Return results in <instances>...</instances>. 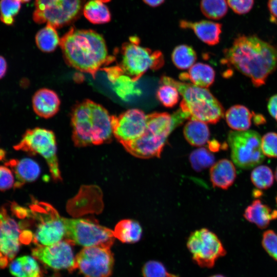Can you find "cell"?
Instances as JSON below:
<instances>
[{
    "instance_id": "1",
    "label": "cell",
    "mask_w": 277,
    "mask_h": 277,
    "mask_svg": "<svg viewBox=\"0 0 277 277\" xmlns=\"http://www.w3.org/2000/svg\"><path fill=\"white\" fill-rule=\"evenodd\" d=\"M224 54L225 63L249 78L256 87L264 85L277 68V46L255 34L238 35Z\"/></svg>"
},
{
    "instance_id": "2",
    "label": "cell",
    "mask_w": 277,
    "mask_h": 277,
    "mask_svg": "<svg viewBox=\"0 0 277 277\" xmlns=\"http://www.w3.org/2000/svg\"><path fill=\"white\" fill-rule=\"evenodd\" d=\"M60 45L68 65L93 78L98 70L115 61L114 56L108 55L103 36L92 30L71 28L61 38Z\"/></svg>"
},
{
    "instance_id": "3",
    "label": "cell",
    "mask_w": 277,
    "mask_h": 277,
    "mask_svg": "<svg viewBox=\"0 0 277 277\" xmlns=\"http://www.w3.org/2000/svg\"><path fill=\"white\" fill-rule=\"evenodd\" d=\"M72 138L76 147L100 145L111 140L112 115L90 100L77 104L71 113Z\"/></svg>"
},
{
    "instance_id": "4",
    "label": "cell",
    "mask_w": 277,
    "mask_h": 277,
    "mask_svg": "<svg viewBox=\"0 0 277 277\" xmlns=\"http://www.w3.org/2000/svg\"><path fill=\"white\" fill-rule=\"evenodd\" d=\"M185 119L180 110L172 115L167 112L147 114V126L143 134L121 144L127 151L137 157H160L171 132Z\"/></svg>"
},
{
    "instance_id": "5",
    "label": "cell",
    "mask_w": 277,
    "mask_h": 277,
    "mask_svg": "<svg viewBox=\"0 0 277 277\" xmlns=\"http://www.w3.org/2000/svg\"><path fill=\"white\" fill-rule=\"evenodd\" d=\"M160 82L177 89L182 96L180 110L188 119L215 124L224 116L223 106L207 88L181 82L167 76H162Z\"/></svg>"
},
{
    "instance_id": "6",
    "label": "cell",
    "mask_w": 277,
    "mask_h": 277,
    "mask_svg": "<svg viewBox=\"0 0 277 277\" xmlns=\"http://www.w3.org/2000/svg\"><path fill=\"white\" fill-rule=\"evenodd\" d=\"M129 39L122 45L121 58L116 65L123 74L136 82L148 70H156L163 66L164 59L161 51L141 46L137 36H131Z\"/></svg>"
},
{
    "instance_id": "7",
    "label": "cell",
    "mask_w": 277,
    "mask_h": 277,
    "mask_svg": "<svg viewBox=\"0 0 277 277\" xmlns=\"http://www.w3.org/2000/svg\"><path fill=\"white\" fill-rule=\"evenodd\" d=\"M66 240L71 245L85 247H111L114 241L113 231L96 222L83 219L62 217Z\"/></svg>"
},
{
    "instance_id": "8",
    "label": "cell",
    "mask_w": 277,
    "mask_h": 277,
    "mask_svg": "<svg viewBox=\"0 0 277 277\" xmlns=\"http://www.w3.org/2000/svg\"><path fill=\"white\" fill-rule=\"evenodd\" d=\"M228 143L231 159L240 168L250 169L264 160L261 137L255 131H231L228 133Z\"/></svg>"
},
{
    "instance_id": "9",
    "label": "cell",
    "mask_w": 277,
    "mask_h": 277,
    "mask_svg": "<svg viewBox=\"0 0 277 277\" xmlns=\"http://www.w3.org/2000/svg\"><path fill=\"white\" fill-rule=\"evenodd\" d=\"M14 149L40 154L46 161L53 178L55 180H61L56 140L52 131L39 127L28 129Z\"/></svg>"
},
{
    "instance_id": "10",
    "label": "cell",
    "mask_w": 277,
    "mask_h": 277,
    "mask_svg": "<svg viewBox=\"0 0 277 277\" xmlns=\"http://www.w3.org/2000/svg\"><path fill=\"white\" fill-rule=\"evenodd\" d=\"M84 0H35L33 19L37 24L61 28L80 16Z\"/></svg>"
},
{
    "instance_id": "11",
    "label": "cell",
    "mask_w": 277,
    "mask_h": 277,
    "mask_svg": "<svg viewBox=\"0 0 277 277\" xmlns=\"http://www.w3.org/2000/svg\"><path fill=\"white\" fill-rule=\"evenodd\" d=\"M187 247L194 262L203 268H212L216 261L226 253L217 235L204 228L191 233Z\"/></svg>"
},
{
    "instance_id": "12",
    "label": "cell",
    "mask_w": 277,
    "mask_h": 277,
    "mask_svg": "<svg viewBox=\"0 0 277 277\" xmlns=\"http://www.w3.org/2000/svg\"><path fill=\"white\" fill-rule=\"evenodd\" d=\"M110 248L85 247L76 256V268L84 277H109L112 272L113 255Z\"/></svg>"
},
{
    "instance_id": "13",
    "label": "cell",
    "mask_w": 277,
    "mask_h": 277,
    "mask_svg": "<svg viewBox=\"0 0 277 277\" xmlns=\"http://www.w3.org/2000/svg\"><path fill=\"white\" fill-rule=\"evenodd\" d=\"M39 223L33 235L37 246H49L61 241L65 236V227L57 211L50 205L44 203L33 206Z\"/></svg>"
},
{
    "instance_id": "14",
    "label": "cell",
    "mask_w": 277,
    "mask_h": 277,
    "mask_svg": "<svg viewBox=\"0 0 277 277\" xmlns=\"http://www.w3.org/2000/svg\"><path fill=\"white\" fill-rule=\"evenodd\" d=\"M32 255L54 270L67 269L72 272L76 269L71 244L66 240L49 246H37L32 249Z\"/></svg>"
},
{
    "instance_id": "15",
    "label": "cell",
    "mask_w": 277,
    "mask_h": 277,
    "mask_svg": "<svg viewBox=\"0 0 277 277\" xmlns=\"http://www.w3.org/2000/svg\"><path fill=\"white\" fill-rule=\"evenodd\" d=\"M113 134L121 144L135 140L144 132L147 115L138 109H131L118 116L112 115Z\"/></svg>"
},
{
    "instance_id": "16",
    "label": "cell",
    "mask_w": 277,
    "mask_h": 277,
    "mask_svg": "<svg viewBox=\"0 0 277 277\" xmlns=\"http://www.w3.org/2000/svg\"><path fill=\"white\" fill-rule=\"evenodd\" d=\"M22 232L18 224L6 209H0V267H5L19 251Z\"/></svg>"
},
{
    "instance_id": "17",
    "label": "cell",
    "mask_w": 277,
    "mask_h": 277,
    "mask_svg": "<svg viewBox=\"0 0 277 277\" xmlns=\"http://www.w3.org/2000/svg\"><path fill=\"white\" fill-rule=\"evenodd\" d=\"M179 26L182 29L192 30L201 41L208 45H215L220 42L222 28L221 23L207 20L192 22L183 19L180 21Z\"/></svg>"
},
{
    "instance_id": "18",
    "label": "cell",
    "mask_w": 277,
    "mask_h": 277,
    "mask_svg": "<svg viewBox=\"0 0 277 277\" xmlns=\"http://www.w3.org/2000/svg\"><path fill=\"white\" fill-rule=\"evenodd\" d=\"M60 100L53 90L43 88L37 91L32 97V106L35 113L43 118L54 115L58 111Z\"/></svg>"
},
{
    "instance_id": "19",
    "label": "cell",
    "mask_w": 277,
    "mask_h": 277,
    "mask_svg": "<svg viewBox=\"0 0 277 277\" xmlns=\"http://www.w3.org/2000/svg\"><path fill=\"white\" fill-rule=\"evenodd\" d=\"M6 165L14 172L16 181L14 187L19 188L26 182L35 181L40 174V168L35 161L29 158L11 160Z\"/></svg>"
},
{
    "instance_id": "20",
    "label": "cell",
    "mask_w": 277,
    "mask_h": 277,
    "mask_svg": "<svg viewBox=\"0 0 277 277\" xmlns=\"http://www.w3.org/2000/svg\"><path fill=\"white\" fill-rule=\"evenodd\" d=\"M210 179L214 187L227 189L234 183L236 170L232 162L222 159L215 163L210 169Z\"/></svg>"
},
{
    "instance_id": "21",
    "label": "cell",
    "mask_w": 277,
    "mask_h": 277,
    "mask_svg": "<svg viewBox=\"0 0 277 277\" xmlns=\"http://www.w3.org/2000/svg\"><path fill=\"white\" fill-rule=\"evenodd\" d=\"M244 216L259 228L264 229L271 220L277 219V210H272L260 200L256 199L246 208Z\"/></svg>"
},
{
    "instance_id": "22",
    "label": "cell",
    "mask_w": 277,
    "mask_h": 277,
    "mask_svg": "<svg viewBox=\"0 0 277 277\" xmlns=\"http://www.w3.org/2000/svg\"><path fill=\"white\" fill-rule=\"evenodd\" d=\"M215 74L214 69L210 65L197 63L189 69L188 73H182L180 78L188 79L194 85L207 88L214 82Z\"/></svg>"
},
{
    "instance_id": "23",
    "label": "cell",
    "mask_w": 277,
    "mask_h": 277,
    "mask_svg": "<svg viewBox=\"0 0 277 277\" xmlns=\"http://www.w3.org/2000/svg\"><path fill=\"white\" fill-rule=\"evenodd\" d=\"M254 113L242 105H235L229 108L225 116L228 125L235 131L248 130L251 124Z\"/></svg>"
},
{
    "instance_id": "24",
    "label": "cell",
    "mask_w": 277,
    "mask_h": 277,
    "mask_svg": "<svg viewBox=\"0 0 277 277\" xmlns=\"http://www.w3.org/2000/svg\"><path fill=\"white\" fill-rule=\"evenodd\" d=\"M10 273L15 277H42L41 268L34 257L20 256L11 261Z\"/></svg>"
},
{
    "instance_id": "25",
    "label": "cell",
    "mask_w": 277,
    "mask_h": 277,
    "mask_svg": "<svg viewBox=\"0 0 277 277\" xmlns=\"http://www.w3.org/2000/svg\"><path fill=\"white\" fill-rule=\"evenodd\" d=\"M183 133L187 142L194 146L205 145L210 137V132L207 123L196 120H190L186 124Z\"/></svg>"
},
{
    "instance_id": "26",
    "label": "cell",
    "mask_w": 277,
    "mask_h": 277,
    "mask_svg": "<svg viewBox=\"0 0 277 277\" xmlns=\"http://www.w3.org/2000/svg\"><path fill=\"white\" fill-rule=\"evenodd\" d=\"M142 231L138 222L131 219H124L116 224L113 233L115 238L122 242L134 243L141 239Z\"/></svg>"
},
{
    "instance_id": "27",
    "label": "cell",
    "mask_w": 277,
    "mask_h": 277,
    "mask_svg": "<svg viewBox=\"0 0 277 277\" xmlns=\"http://www.w3.org/2000/svg\"><path fill=\"white\" fill-rule=\"evenodd\" d=\"M85 17L94 24H102L111 20V14L108 7L99 0L88 2L83 7Z\"/></svg>"
},
{
    "instance_id": "28",
    "label": "cell",
    "mask_w": 277,
    "mask_h": 277,
    "mask_svg": "<svg viewBox=\"0 0 277 277\" xmlns=\"http://www.w3.org/2000/svg\"><path fill=\"white\" fill-rule=\"evenodd\" d=\"M60 39L56 28L48 24L39 30L35 35L37 47L45 52L53 51L60 45Z\"/></svg>"
},
{
    "instance_id": "29",
    "label": "cell",
    "mask_w": 277,
    "mask_h": 277,
    "mask_svg": "<svg viewBox=\"0 0 277 277\" xmlns=\"http://www.w3.org/2000/svg\"><path fill=\"white\" fill-rule=\"evenodd\" d=\"M172 61L179 69H189L194 64L197 55L193 48L187 45L182 44L176 46L171 54Z\"/></svg>"
},
{
    "instance_id": "30",
    "label": "cell",
    "mask_w": 277,
    "mask_h": 277,
    "mask_svg": "<svg viewBox=\"0 0 277 277\" xmlns=\"http://www.w3.org/2000/svg\"><path fill=\"white\" fill-rule=\"evenodd\" d=\"M200 9L206 17L218 20L227 14L228 4L226 0H201Z\"/></svg>"
},
{
    "instance_id": "31",
    "label": "cell",
    "mask_w": 277,
    "mask_h": 277,
    "mask_svg": "<svg viewBox=\"0 0 277 277\" xmlns=\"http://www.w3.org/2000/svg\"><path fill=\"white\" fill-rule=\"evenodd\" d=\"M250 178L253 184L260 189L270 188L272 185L274 180L272 170L265 165H260L253 169Z\"/></svg>"
},
{
    "instance_id": "32",
    "label": "cell",
    "mask_w": 277,
    "mask_h": 277,
    "mask_svg": "<svg viewBox=\"0 0 277 277\" xmlns=\"http://www.w3.org/2000/svg\"><path fill=\"white\" fill-rule=\"evenodd\" d=\"M192 167L196 171H201L211 167L215 158L213 154L205 148H200L193 151L189 156Z\"/></svg>"
},
{
    "instance_id": "33",
    "label": "cell",
    "mask_w": 277,
    "mask_h": 277,
    "mask_svg": "<svg viewBox=\"0 0 277 277\" xmlns=\"http://www.w3.org/2000/svg\"><path fill=\"white\" fill-rule=\"evenodd\" d=\"M21 2L18 0H1L0 19L6 25H12L18 13Z\"/></svg>"
},
{
    "instance_id": "34",
    "label": "cell",
    "mask_w": 277,
    "mask_h": 277,
    "mask_svg": "<svg viewBox=\"0 0 277 277\" xmlns=\"http://www.w3.org/2000/svg\"><path fill=\"white\" fill-rule=\"evenodd\" d=\"M180 93L177 89L170 85L163 84L156 92L159 100L166 107L171 108L175 105L179 100Z\"/></svg>"
},
{
    "instance_id": "35",
    "label": "cell",
    "mask_w": 277,
    "mask_h": 277,
    "mask_svg": "<svg viewBox=\"0 0 277 277\" xmlns=\"http://www.w3.org/2000/svg\"><path fill=\"white\" fill-rule=\"evenodd\" d=\"M134 83L128 76L122 74L112 84L114 85L113 89L115 92L120 97L124 99L137 92L135 89Z\"/></svg>"
},
{
    "instance_id": "36",
    "label": "cell",
    "mask_w": 277,
    "mask_h": 277,
    "mask_svg": "<svg viewBox=\"0 0 277 277\" xmlns=\"http://www.w3.org/2000/svg\"><path fill=\"white\" fill-rule=\"evenodd\" d=\"M261 148L264 155L277 157V133L269 132L261 138Z\"/></svg>"
},
{
    "instance_id": "37",
    "label": "cell",
    "mask_w": 277,
    "mask_h": 277,
    "mask_svg": "<svg viewBox=\"0 0 277 277\" xmlns=\"http://www.w3.org/2000/svg\"><path fill=\"white\" fill-rule=\"evenodd\" d=\"M169 273L164 265L156 261H149L142 268L144 277H168Z\"/></svg>"
},
{
    "instance_id": "38",
    "label": "cell",
    "mask_w": 277,
    "mask_h": 277,
    "mask_svg": "<svg viewBox=\"0 0 277 277\" xmlns=\"http://www.w3.org/2000/svg\"><path fill=\"white\" fill-rule=\"evenodd\" d=\"M262 245L268 254L277 261V234L272 230L264 232Z\"/></svg>"
},
{
    "instance_id": "39",
    "label": "cell",
    "mask_w": 277,
    "mask_h": 277,
    "mask_svg": "<svg viewBox=\"0 0 277 277\" xmlns=\"http://www.w3.org/2000/svg\"><path fill=\"white\" fill-rule=\"evenodd\" d=\"M227 2L233 11L240 15L248 13L254 5V0H227Z\"/></svg>"
},
{
    "instance_id": "40",
    "label": "cell",
    "mask_w": 277,
    "mask_h": 277,
    "mask_svg": "<svg viewBox=\"0 0 277 277\" xmlns=\"http://www.w3.org/2000/svg\"><path fill=\"white\" fill-rule=\"evenodd\" d=\"M14 179L12 171L8 168L0 166V190H6L14 185Z\"/></svg>"
},
{
    "instance_id": "41",
    "label": "cell",
    "mask_w": 277,
    "mask_h": 277,
    "mask_svg": "<svg viewBox=\"0 0 277 277\" xmlns=\"http://www.w3.org/2000/svg\"><path fill=\"white\" fill-rule=\"evenodd\" d=\"M267 108L271 116L277 122V94L270 97Z\"/></svg>"
},
{
    "instance_id": "42",
    "label": "cell",
    "mask_w": 277,
    "mask_h": 277,
    "mask_svg": "<svg viewBox=\"0 0 277 277\" xmlns=\"http://www.w3.org/2000/svg\"><path fill=\"white\" fill-rule=\"evenodd\" d=\"M267 6L271 14V20L277 19V0H268Z\"/></svg>"
},
{
    "instance_id": "43",
    "label": "cell",
    "mask_w": 277,
    "mask_h": 277,
    "mask_svg": "<svg viewBox=\"0 0 277 277\" xmlns=\"http://www.w3.org/2000/svg\"><path fill=\"white\" fill-rule=\"evenodd\" d=\"M7 70V63L4 57L0 55V79L4 76Z\"/></svg>"
},
{
    "instance_id": "44",
    "label": "cell",
    "mask_w": 277,
    "mask_h": 277,
    "mask_svg": "<svg viewBox=\"0 0 277 277\" xmlns=\"http://www.w3.org/2000/svg\"><path fill=\"white\" fill-rule=\"evenodd\" d=\"M165 0H143L147 5L151 7H156L163 4Z\"/></svg>"
},
{
    "instance_id": "45",
    "label": "cell",
    "mask_w": 277,
    "mask_h": 277,
    "mask_svg": "<svg viewBox=\"0 0 277 277\" xmlns=\"http://www.w3.org/2000/svg\"><path fill=\"white\" fill-rule=\"evenodd\" d=\"M254 122L255 125H260L265 123V118L260 114H253Z\"/></svg>"
},
{
    "instance_id": "46",
    "label": "cell",
    "mask_w": 277,
    "mask_h": 277,
    "mask_svg": "<svg viewBox=\"0 0 277 277\" xmlns=\"http://www.w3.org/2000/svg\"><path fill=\"white\" fill-rule=\"evenodd\" d=\"M210 277H225V276L221 274H215Z\"/></svg>"
},
{
    "instance_id": "47",
    "label": "cell",
    "mask_w": 277,
    "mask_h": 277,
    "mask_svg": "<svg viewBox=\"0 0 277 277\" xmlns=\"http://www.w3.org/2000/svg\"><path fill=\"white\" fill-rule=\"evenodd\" d=\"M168 277H178V276L174 274L169 273Z\"/></svg>"
},
{
    "instance_id": "48",
    "label": "cell",
    "mask_w": 277,
    "mask_h": 277,
    "mask_svg": "<svg viewBox=\"0 0 277 277\" xmlns=\"http://www.w3.org/2000/svg\"><path fill=\"white\" fill-rule=\"evenodd\" d=\"M275 178L277 181V167L275 169Z\"/></svg>"
},
{
    "instance_id": "49",
    "label": "cell",
    "mask_w": 277,
    "mask_h": 277,
    "mask_svg": "<svg viewBox=\"0 0 277 277\" xmlns=\"http://www.w3.org/2000/svg\"><path fill=\"white\" fill-rule=\"evenodd\" d=\"M18 1H20L21 3H25V2H29L30 0H18Z\"/></svg>"
},
{
    "instance_id": "50",
    "label": "cell",
    "mask_w": 277,
    "mask_h": 277,
    "mask_svg": "<svg viewBox=\"0 0 277 277\" xmlns=\"http://www.w3.org/2000/svg\"><path fill=\"white\" fill-rule=\"evenodd\" d=\"M103 3H107L110 1L111 0H99Z\"/></svg>"
}]
</instances>
